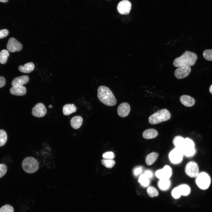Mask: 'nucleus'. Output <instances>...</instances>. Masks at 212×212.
Wrapping results in <instances>:
<instances>
[{"instance_id": "1", "label": "nucleus", "mask_w": 212, "mask_h": 212, "mask_svg": "<svg viewBox=\"0 0 212 212\" xmlns=\"http://www.w3.org/2000/svg\"><path fill=\"white\" fill-rule=\"evenodd\" d=\"M97 97L102 102L107 106H113L117 103L116 99L112 92L105 86H101L98 87Z\"/></svg>"}, {"instance_id": "2", "label": "nucleus", "mask_w": 212, "mask_h": 212, "mask_svg": "<svg viewBox=\"0 0 212 212\" xmlns=\"http://www.w3.org/2000/svg\"><path fill=\"white\" fill-rule=\"evenodd\" d=\"M197 59V56L195 53L188 51H185L180 57L175 59L173 62L175 67L189 66L194 65Z\"/></svg>"}, {"instance_id": "3", "label": "nucleus", "mask_w": 212, "mask_h": 212, "mask_svg": "<svg viewBox=\"0 0 212 212\" xmlns=\"http://www.w3.org/2000/svg\"><path fill=\"white\" fill-rule=\"evenodd\" d=\"M171 117L170 112L165 109H161L150 116L148 118L149 122L155 125L167 121Z\"/></svg>"}, {"instance_id": "4", "label": "nucleus", "mask_w": 212, "mask_h": 212, "mask_svg": "<svg viewBox=\"0 0 212 212\" xmlns=\"http://www.w3.org/2000/svg\"><path fill=\"white\" fill-rule=\"evenodd\" d=\"M23 170L26 173H32L36 172L38 169L39 164L37 160L34 158L28 157L25 158L22 163Z\"/></svg>"}, {"instance_id": "5", "label": "nucleus", "mask_w": 212, "mask_h": 212, "mask_svg": "<svg viewBox=\"0 0 212 212\" xmlns=\"http://www.w3.org/2000/svg\"><path fill=\"white\" fill-rule=\"evenodd\" d=\"M196 177V183L200 188L205 190L208 188L211 183V179L207 173L202 172L198 174Z\"/></svg>"}, {"instance_id": "6", "label": "nucleus", "mask_w": 212, "mask_h": 212, "mask_svg": "<svg viewBox=\"0 0 212 212\" xmlns=\"http://www.w3.org/2000/svg\"><path fill=\"white\" fill-rule=\"evenodd\" d=\"M194 147V143L191 139L188 138L185 139L182 149L183 155L187 157H191L196 152Z\"/></svg>"}, {"instance_id": "7", "label": "nucleus", "mask_w": 212, "mask_h": 212, "mask_svg": "<svg viewBox=\"0 0 212 212\" xmlns=\"http://www.w3.org/2000/svg\"><path fill=\"white\" fill-rule=\"evenodd\" d=\"M183 154L182 150L175 148L169 153V157L171 162L174 164H178L182 160Z\"/></svg>"}, {"instance_id": "8", "label": "nucleus", "mask_w": 212, "mask_h": 212, "mask_svg": "<svg viewBox=\"0 0 212 212\" xmlns=\"http://www.w3.org/2000/svg\"><path fill=\"white\" fill-rule=\"evenodd\" d=\"M186 174L191 177H196L198 174L199 168L197 164L193 161L188 163L185 168Z\"/></svg>"}, {"instance_id": "9", "label": "nucleus", "mask_w": 212, "mask_h": 212, "mask_svg": "<svg viewBox=\"0 0 212 212\" xmlns=\"http://www.w3.org/2000/svg\"><path fill=\"white\" fill-rule=\"evenodd\" d=\"M47 112V110L45 106L41 102L37 104L32 109V115L37 117H44Z\"/></svg>"}, {"instance_id": "10", "label": "nucleus", "mask_w": 212, "mask_h": 212, "mask_svg": "<svg viewBox=\"0 0 212 212\" xmlns=\"http://www.w3.org/2000/svg\"><path fill=\"white\" fill-rule=\"evenodd\" d=\"M131 8V3L127 0H123L119 2L117 5V10L121 14L127 15Z\"/></svg>"}, {"instance_id": "11", "label": "nucleus", "mask_w": 212, "mask_h": 212, "mask_svg": "<svg viewBox=\"0 0 212 212\" xmlns=\"http://www.w3.org/2000/svg\"><path fill=\"white\" fill-rule=\"evenodd\" d=\"M22 44L13 37L9 38L6 45L7 50L12 52L19 51L22 49Z\"/></svg>"}, {"instance_id": "12", "label": "nucleus", "mask_w": 212, "mask_h": 212, "mask_svg": "<svg viewBox=\"0 0 212 212\" xmlns=\"http://www.w3.org/2000/svg\"><path fill=\"white\" fill-rule=\"evenodd\" d=\"M172 174V169L168 165L165 166L163 168L157 170L155 173L156 176L160 179H169Z\"/></svg>"}, {"instance_id": "13", "label": "nucleus", "mask_w": 212, "mask_h": 212, "mask_svg": "<svg viewBox=\"0 0 212 212\" xmlns=\"http://www.w3.org/2000/svg\"><path fill=\"white\" fill-rule=\"evenodd\" d=\"M191 70V68L189 66L179 67L175 70L174 75L177 79H182L188 76Z\"/></svg>"}, {"instance_id": "14", "label": "nucleus", "mask_w": 212, "mask_h": 212, "mask_svg": "<svg viewBox=\"0 0 212 212\" xmlns=\"http://www.w3.org/2000/svg\"><path fill=\"white\" fill-rule=\"evenodd\" d=\"M129 104L125 102L121 103L118 107L117 113L118 115L121 117H125L129 114L130 111Z\"/></svg>"}, {"instance_id": "15", "label": "nucleus", "mask_w": 212, "mask_h": 212, "mask_svg": "<svg viewBox=\"0 0 212 212\" xmlns=\"http://www.w3.org/2000/svg\"><path fill=\"white\" fill-rule=\"evenodd\" d=\"M10 93L16 96H22L25 94L26 92V87L23 85L12 86L10 90Z\"/></svg>"}, {"instance_id": "16", "label": "nucleus", "mask_w": 212, "mask_h": 212, "mask_svg": "<svg viewBox=\"0 0 212 212\" xmlns=\"http://www.w3.org/2000/svg\"><path fill=\"white\" fill-rule=\"evenodd\" d=\"M29 80V77L28 76L23 75L14 78L12 81L11 84L12 86L23 85L26 84Z\"/></svg>"}, {"instance_id": "17", "label": "nucleus", "mask_w": 212, "mask_h": 212, "mask_svg": "<svg viewBox=\"0 0 212 212\" xmlns=\"http://www.w3.org/2000/svg\"><path fill=\"white\" fill-rule=\"evenodd\" d=\"M180 100L183 105L187 107L193 106L195 102V100L193 98L186 95L181 96L180 97Z\"/></svg>"}, {"instance_id": "18", "label": "nucleus", "mask_w": 212, "mask_h": 212, "mask_svg": "<svg viewBox=\"0 0 212 212\" xmlns=\"http://www.w3.org/2000/svg\"><path fill=\"white\" fill-rule=\"evenodd\" d=\"M83 122V119L80 116H75L73 117L71 119L70 124L71 127L74 129H78L82 125Z\"/></svg>"}, {"instance_id": "19", "label": "nucleus", "mask_w": 212, "mask_h": 212, "mask_svg": "<svg viewBox=\"0 0 212 212\" xmlns=\"http://www.w3.org/2000/svg\"><path fill=\"white\" fill-rule=\"evenodd\" d=\"M142 135L143 137L145 139H151L156 137L158 135V133L155 129H149L144 131Z\"/></svg>"}, {"instance_id": "20", "label": "nucleus", "mask_w": 212, "mask_h": 212, "mask_svg": "<svg viewBox=\"0 0 212 212\" xmlns=\"http://www.w3.org/2000/svg\"><path fill=\"white\" fill-rule=\"evenodd\" d=\"M34 68V65L32 62L25 64L24 65H20L18 67L19 70L24 73H29L32 71Z\"/></svg>"}, {"instance_id": "21", "label": "nucleus", "mask_w": 212, "mask_h": 212, "mask_svg": "<svg viewBox=\"0 0 212 212\" xmlns=\"http://www.w3.org/2000/svg\"><path fill=\"white\" fill-rule=\"evenodd\" d=\"M77 108L73 104H68L65 105L63 107V114L68 115L76 111Z\"/></svg>"}, {"instance_id": "22", "label": "nucleus", "mask_w": 212, "mask_h": 212, "mask_svg": "<svg viewBox=\"0 0 212 212\" xmlns=\"http://www.w3.org/2000/svg\"><path fill=\"white\" fill-rule=\"evenodd\" d=\"M158 155V153L156 152L151 153L148 154L145 159L147 165H152L157 160Z\"/></svg>"}, {"instance_id": "23", "label": "nucleus", "mask_w": 212, "mask_h": 212, "mask_svg": "<svg viewBox=\"0 0 212 212\" xmlns=\"http://www.w3.org/2000/svg\"><path fill=\"white\" fill-rule=\"evenodd\" d=\"M184 139L183 137L180 136L175 137L173 140V143L175 147L181 150L183 147L184 142Z\"/></svg>"}, {"instance_id": "24", "label": "nucleus", "mask_w": 212, "mask_h": 212, "mask_svg": "<svg viewBox=\"0 0 212 212\" xmlns=\"http://www.w3.org/2000/svg\"><path fill=\"white\" fill-rule=\"evenodd\" d=\"M170 185V182L169 179H160L158 183V186L162 190L165 191L168 189Z\"/></svg>"}, {"instance_id": "25", "label": "nucleus", "mask_w": 212, "mask_h": 212, "mask_svg": "<svg viewBox=\"0 0 212 212\" xmlns=\"http://www.w3.org/2000/svg\"><path fill=\"white\" fill-rule=\"evenodd\" d=\"M9 55L8 50L5 49L2 50L0 52V63L3 64L7 61V58Z\"/></svg>"}, {"instance_id": "26", "label": "nucleus", "mask_w": 212, "mask_h": 212, "mask_svg": "<svg viewBox=\"0 0 212 212\" xmlns=\"http://www.w3.org/2000/svg\"><path fill=\"white\" fill-rule=\"evenodd\" d=\"M181 195L187 196L188 195L190 192V189L189 186L187 185L182 184L178 186Z\"/></svg>"}, {"instance_id": "27", "label": "nucleus", "mask_w": 212, "mask_h": 212, "mask_svg": "<svg viewBox=\"0 0 212 212\" xmlns=\"http://www.w3.org/2000/svg\"><path fill=\"white\" fill-rule=\"evenodd\" d=\"M138 182L144 187L147 186L149 183V178L144 174L140 175L138 179Z\"/></svg>"}, {"instance_id": "28", "label": "nucleus", "mask_w": 212, "mask_h": 212, "mask_svg": "<svg viewBox=\"0 0 212 212\" xmlns=\"http://www.w3.org/2000/svg\"><path fill=\"white\" fill-rule=\"evenodd\" d=\"M101 162L103 165L109 168H112L115 164V161L112 159H104L101 160Z\"/></svg>"}, {"instance_id": "29", "label": "nucleus", "mask_w": 212, "mask_h": 212, "mask_svg": "<svg viewBox=\"0 0 212 212\" xmlns=\"http://www.w3.org/2000/svg\"><path fill=\"white\" fill-rule=\"evenodd\" d=\"M7 135L6 132L2 130H0V146L4 145L7 140Z\"/></svg>"}, {"instance_id": "30", "label": "nucleus", "mask_w": 212, "mask_h": 212, "mask_svg": "<svg viewBox=\"0 0 212 212\" xmlns=\"http://www.w3.org/2000/svg\"><path fill=\"white\" fill-rule=\"evenodd\" d=\"M147 193L148 195L151 197L157 196L158 194V192L156 189L152 186L149 187L148 188Z\"/></svg>"}, {"instance_id": "31", "label": "nucleus", "mask_w": 212, "mask_h": 212, "mask_svg": "<svg viewBox=\"0 0 212 212\" xmlns=\"http://www.w3.org/2000/svg\"><path fill=\"white\" fill-rule=\"evenodd\" d=\"M203 56L204 58L207 60H212V49L205 50L203 52Z\"/></svg>"}, {"instance_id": "32", "label": "nucleus", "mask_w": 212, "mask_h": 212, "mask_svg": "<svg viewBox=\"0 0 212 212\" xmlns=\"http://www.w3.org/2000/svg\"><path fill=\"white\" fill-rule=\"evenodd\" d=\"M0 212H14V210L11 206L6 205L0 208Z\"/></svg>"}, {"instance_id": "33", "label": "nucleus", "mask_w": 212, "mask_h": 212, "mask_svg": "<svg viewBox=\"0 0 212 212\" xmlns=\"http://www.w3.org/2000/svg\"><path fill=\"white\" fill-rule=\"evenodd\" d=\"M102 156L105 159H113L115 157V155L112 152H107L104 153Z\"/></svg>"}, {"instance_id": "34", "label": "nucleus", "mask_w": 212, "mask_h": 212, "mask_svg": "<svg viewBox=\"0 0 212 212\" xmlns=\"http://www.w3.org/2000/svg\"><path fill=\"white\" fill-rule=\"evenodd\" d=\"M172 195L175 198H179L181 195L178 187L174 188L172 192Z\"/></svg>"}, {"instance_id": "35", "label": "nucleus", "mask_w": 212, "mask_h": 212, "mask_svg": "<svg viewBox=\"0 0 212 212\" xmlns=\"http://www.w3.org/2000/svg\"><path fill=\"white\" fill-rule=\"evenodd\" d=\"M7 170V166L5 164H0V178L5 174Z\"/></svg>"}, {"instance_id": "36", "label": "nucleus", "mask_w": 212, "mask_h": 212, "mask_svg": "<svg viewBox=\"0 0 212 212\" xmlns=\"http://www.w3.org/2000/svg\"><path fill=\"white\" fill-rule=\"evenodd\" d=\"M9 31L6 29H4L0 30V39L6 37L9 34Z\"/></svg>"}, {"instance_id": "37", "label": "nucleus", "mask_w": 212, "mask_h": 212, "mask_svg": "<svg viewBox=\"0 0 212 212\" xmlns=\"http://www.w3.org/2000/svg\"><path fill=\"white\" fill-rule=\"evenodd\" d=\"M142 169L141 167H138L134 169L133 170V173L135 175L137 176L141 173L142 172Z\"/></svg>"}, {"instance_id": "38", "label": "nucleus", "mask_w": 212, "mask_h": 212, "mask_svg": "<svg viewBox=\"0 0 212 212\" xmlns=\"http://www.w3.org/2000/svg\"><path fill=\"white\" fill-rule=\"evenodd\" d=\"M6 83V80L5 78L1 76H0V88L4 87Z\"/></svg>"}, {"instance_id": "39", "label": "nucleus", "mask_w": 212, "mask_h": 212, "mask_svg": "<svg viewBox=\"0 0 212 212\" xmlns=\"http://www.w3.org/2000/svg\"><path fill=\"white\" fill-rule=\"evenodd\" d=\"M144 174L148 178H150L153 176L152 173L150 170L145 171Z\"/></svg>"}, {"instance_id": "40", "label": "nucleus", "mask_w": 212, "mask_h": 212, "mask_svg": "<svg viewBox=\"0 0 212 212\" xmlns=\"http://www.w3.org/2000/svg\"><path fill=\"white\" fill-rule=\"evenodd\" d=\"M8 0H0V2L3 3H6L8 1Z\"/></svg>"}, {"instance_id": "41", "label": "nucleus", "mask_w": 212, "mask_h": 212, "mask_svg": "<svg viewBox=\"0 0 212 212\" xmlns=\"http://www.w3.org/2000/svg\"><path fill=\"white\" fill-rule=\"evenodd\" d=\"M210 92L212 94V85L210 86L209 88Z\"/></svg>"}, {"instance_id": "42", "label": "nucleus", "mask_w": 212, "mask_h": 212, "mask_svg": "<svg viewBox=\"0 0 212 212\" xmlns=\"http://www.w3.org/2000/svg\"><path fill=\"white\" fill-rule=\"evenodd\" d=\"M52 107V106L51 105H49V107H50H50Z\"/></svg>"}]
</instances>
